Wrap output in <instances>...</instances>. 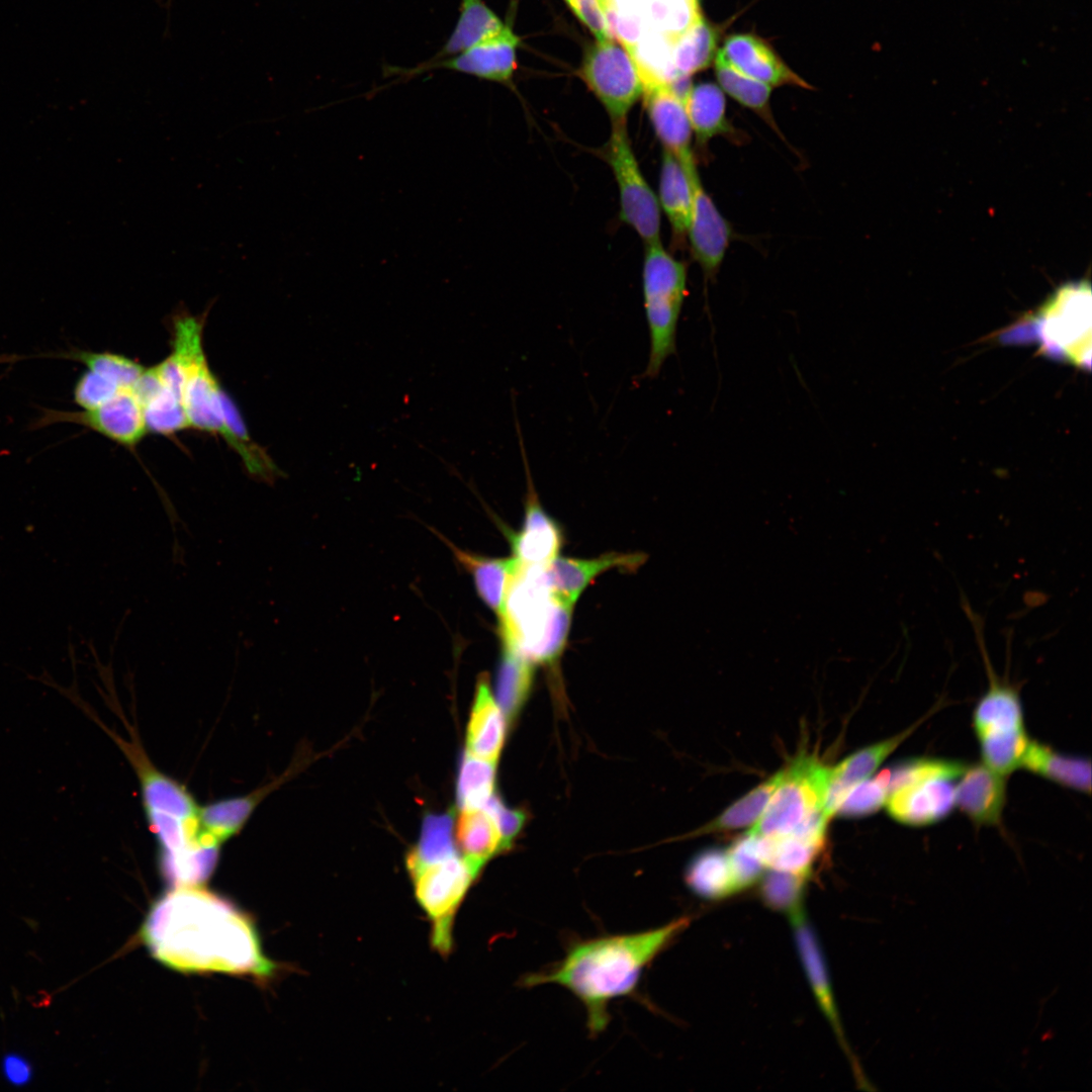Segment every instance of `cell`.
Listing matches in <instances>:
<instances>
[{"label":"cell","mask_w":1092,"mask_h":1092,"mask_svg":"<svg viewBox=\"0 0 1092 1092\" xmlns=\"http://www.w3.org/2000/svg\"><path fill=\"white\" fill-rule=\"evenodd\" d=\"M692 201V185L685 167L671 153L663 150L658 202L677 237L687 234Z\"/></svg>","instance_id":"4dcf8cb0"},{"label":"cell","mask_w":1092,"mask_h":1092,"mask_svg":"<svg viewBox=\"0 0 1092 1092\" xmlns=\"http://www.w3.org/2000/svg\"><path fill=\"white\" fill-rule=\"evenodd\" d=\"M928 713L901 732L868 745L850 754L834 767H831L830 780L823 802V814L830 820L837 811L848 791L856 784L869 779L914 731L927 719Z\"/></svg>","instance_id":"e0dca14e"},{"label":"cell","mask_w":1092,"mask_h":1092,"mask_svg":"<svg viewBox=\"0 0 1092 1092\" xmlns=\"http://www.w3.org/2000/svg\"><path fill=\"white\" fill-rule=\"evenodd\" d=\"M271 785L249 795L220 800L199 808V822L203 832L221 844L240 832Z\"/></svg>","instance_id":"d6a6232c"},{"label":"cell","mask_w":1092,"mask_h":1092,"mask_svg":"<svg viewBox=\"0 0 1092 1092\" xmlns=\"http://www.w3.org/2000/svg\"><path fill=\"white\" fill-rule=\"evenodd\" d=\"M200 886L172 888L155 902L141 935L151 954L184 973L272 976L250 917Z\"/></svg>","instance_id":"6da1fadb"},{"label":"cell","mask_w":1092,"mask_h":1092,"mask_svg":"<svg viewBox=\"0 0 1092 1092\" xmlns=\"http://www.w3.org/2000/svg\"><path fill=\"white\" fill-rule=\"evenodd\" d=\"M121 389L111 380L86 369L75 382L73 398L81 410H91L108 401Z\"/></svg>","instance_id":"7dc6e473"},{"label":"cell","mask_w":1092,"mask_h":1092,"mask_svg":"<svg viewBox=\"0 0 1092 1092\" xmlns=\"http://www.w3.org/2000/svg\"><path fill=\"white\" fill-rule=\"evenodd\" d=\"M717 53L740 73L770 87L791 85L812 88L782 61L765 40L754 34H732Z\"/></svg>","instance_id":"ac0fdd59"},{"label":"cell","mask_w":1092,"mask_h":1092,"mask_svg":"<svg viewBox=\"0 0 1092 1092\" xmlns=\"http://www.w3.org/2000/svg\"><path fill=\"white\" fill-rule=\"evenodd\" d=\"M807 881L798 875L769 870L762 879L761 897L768 906L789 914L803 906Z\"/></svg>","instance_id":"f6af8a7d"},{"label":"cell","mask_w":1092,"mask_h":1092,"mask_svg":"<svg viewBox=\"0 0 1092 1092\" xmlns=\"http://www.w3.org/2000/svg\"><path fill=\"white\" fill-rule=\"evenodd\" d=\"M415 897L431 924V944L440 954L453 946L455 917L480 874L458 853L445 859L406 866Z\"/></svg>","instance_id":"52a82bcc"},{"label":"cell","mask_w":1092,"mask_h":1092,"mask_svg":"<svg viewBox=\"0 0 1092 1092\" xmlns=\"http://www.w3.org/2000/svg\"><path fill=\"white\" fill-rule=\"evenodd\" d=\"M888 784L884 770L853 786L837 808L842 817H863L885 806Z\"/></svg>","instance_id":"ee69618b"},{"label":"cell","mask_w":1092,"mask_h":1092,"mask_svg":"<svg viewBox=\"0 0 1092 1092\" xmlns=\"http://www.w3.org/2000/svg\"><path fill=\"white\" fill-rule=\"evenodd\" d=\"M506 25L483 0H460L459 15L444 46L429 60L457 55L498 33Z\"/></svg>","instance_id":"f546056e"},{"label":"cell","mask_w":1092,"mask_h":1092,"mask_svg":"<svg viewBox=\"0 0 1092 1092\" xmlns=\"http://www.w3.org/2000/svg\"><path fill=\"white\" fill-rule=\"evenodd\" d=\"M684 104L692 132L701 147L715 136L735 134L726 117L724 92L716 84L705 82L692 86Z\"/></svg>","instance_id":"83f0119b"},{"label":"cell","mask_w":1092,"mask_h":1092,"mask_svg":"<svg viewBox=\"0 0 1092 1092\" xmlns=\"http://www.w3.org/2000/svg\"><path fill=\"white\" fill-rule=\"evenodd\" d=\"M147 430L169 436L190 428L181 397L164 386L143 404Z\"/></svg>","instance_id":"7bdbcfd3"},{"label":"cell","mask_w":1092,"mask_h":1092,"mask_svg":"<svg viewBox=\"0 0 1092 1092\" xmlns=\"http://www.w3.org/2000/svg\"><path fill=\"white\" fill-rule=\"evenodd\" d=\"M69 359L80 362L88 370L111 380L122 389H131L146 367L128 357L112 352H93L71 349L66 352L51 354L50 357Z\"/></svg>","instance_id":"60d3db41"},{"label":"cell","mask_w":1092,"mask_h":1092,"mask_svg":"<svg viewBox=\"0 0 1092 1092\" xmlns=\"http://www.w3.org/2000/svg\"><path fill=\"white\" fill-rule=\"evenodd\" d=\"M956 807L975 825L1001 823L1007 800L1006 777L985 763H969L956 783Z\"/></svg>","instance_id":"ffe728a7"},{"label":"cell","mask_w":1092,"mask_h":1092,"mask_svg":"<svg viewBox=\"0 0 1092 1092\" xmlns=\"http://www.w3.org/2000/svg\"><path fill=\"white\" fill-rule=\"evenodd\" d=\"M1019 768L1067 789L1084 794L1091 792V761L1088 758L1059 752L1034 739H1029Z\"/></svg>","instance_id":"cb8c5ba5"},{"label":"cell","mask_w":1092,"mask_h":1092,"mask_svg":"<svg viewBox=\"0 0 1092 1092\" xmlns=\"http://www.w3.org/2000/svg\"><path fill=\"white\" fill-rule=\"evenodd\" d=\"M642 95L650 122L663 150L671 153L679 162L693 157V132L684 101L668 86L652 88Z\"/></svg>","instance_id":"7402d4cb"},{"label":"cell","mask_w":1092,"mask_h":1092,"mask_svg":"<svg viewBox=\"0 0 1092 1092\" xmlns=\"http://www.w3.org/2000/svg\"><path fill=\"white\" fill-rule=\"evenodd\" d=\"M582 77L605 106L612 123L626 122L629 110L643 93L630 54L611 38L598 40L586 52Z\"/></svg>","instance_id":"7c38bea8"},{"label":"cell","mask_w":1092,"mask_h":1092,"mask_svg":"<svg viewBox=\"0 0 1092 1092\" xmlns=\"http://www.w3.org/2000/svg\"><path fill=\"white\" fill-rule=\"evenodd\" d=\"M614 5L618 20H645V0H614Z\"/></svg>","instance_id":"816d5d0a"},{"label":"cell","mask_w":1092,"mask_h":1092,"mask_svg":"<svg viewBox=\"0 0 1092 1092\" xmlns=\"http://www.w3.org/2000/svg\"><path fill=\"white\" fill-rule=\"evenodd\" d=\"M824 844V841L812 840L794 833L756 837L757 852L765 869L806 879H809Z\"/></svg>","instance_id":"f1b7e54d"},{"label":"cell","mask_w":1092,"mask_h":1092,"mask_svg":"<svg viewBox=\"0 0 1092 1092\" xmlns=\"http://www.w3.org/2000/svg\"><path fill=\"white\" fill-rule=\"evenodd\" d=\"M518 36L506 27L498 33L448 58L427 60L413 68H387L386 76L395 78L391 84L408 81L433 70H448L481 79L508 82L516 69Z\"/></svg>","instance_id":"4fadbf2b"},{"label":"cell","mask_w":1092,"mask_h":1092,"mask_svg":"<svg viewBox=\"0 0 1092 1092\" xmlns=\"http://www.w3.org/2000/svg\"><path fill=\"white\" fill-rule=\"evenodd\" d=\"M534 664L510 648L503 647L495 679V700L506 717H515L533 686Z\"/></svg>","instance_id":"e575fe53"},{"label":"cell","mask_w":1092,"mask_h":1092,"mask_svg":"<svg viewBox=\"0 0 1092 1092\" xmlns=\"http://www.w3.org/2000/svg\"><path fill=\"white\" fill-rule=\"evenodd\" d=\"M720 30L701 17L672 43V60L678 74L691 76L708 68L717 54Z\"/></svg>","instance_id":"d590c367"},{"label":"cell","mask_w":1092,"mask_h":1092,"mask_svg":"<svg viewBox=\"0 0 1092 1092\" xmlns=\"http://www.w3.org/2000/svg\"><path fill=\"white\" fill-rule=\"evenodd\" d=\"M71 423L88 428L124 447H134L147 433L143 407L131 389H121L103 404L76 412L43 410L33 428Z\"/></svg>","instance_id":"5bb4252c"},{"label":"cell","mask_w":1092,"mask_h":1092,"mask_svg":"<svg viewBox=\"0 0 1092 1092\" xmlns=\"http://www.w3.org/2000/svg\"><path fill=\"white\" fill-rule=\"evenodd\" d=\"M544 567H520L498 619L503 647L534 665L551 663L561 654L573 610L551 590Z\"/></svg>","instance_id":"3957f363"},{"label":"cell","mask_w":1092,"mask_h":1092,"mask_svg":"<svg viewBox=\"0 0 1092 1092\" xmlns=\"http://www.w3.org/2000/svg\"><path fill=\"white\" fill-rule=\"evenodd\" d=\"M506 715L491 693L486 675L479 678L466 733V752L495 762L506 736Z\"/></svg>","instance_id":"603a6c76"},{"label":"cell","mask_w":1092,"mask_h":1092,"mask_svg":"<svg viewBox=\"0 0 1092 1092\" xmlns=\"http://www.w3.org/2000/svg\"><path fill=\"white\" fill-rule=\"evenodd\" d=\"M646 27L674 41L703 17L698 0H645Z\"/></svg>","instance_id":"f35d334b"},{"label":"cell","mask_w":1092,"mask_h":1092,"mask_svg":"<svg viewBox=\"0 0 1092 1092\" xmlns=\"http://www.w3.org/2000/svg\"><path fill=\"white\" fill-rule=\"evenodd\" d=\"M218 397L223 426L221 437L241 457L252 478L272 484L283 472L268 453L250 437L237 404L221 386Z\"/></svg>","instance_id":"d4e9b609"},{"label":"cell","mask_w":1092,"mask_h":1092,"mask_svg":"<svg viewBox=\"0 0 1092 1092\" xmlns=\"http://www.w3.org/2000/svg\"><path fill=\"white\" fill-rule=\"evenodd\" d=\"M598 1H599V3H600V6H601V8H602L603 12H604V10H606V9H607L608 7H610V6L614 5V0H598Z\"/></svg>","instance_id":"f5cc1de1"},{"label":"cell","mask_w":1092,"mask_h":1092,"mask_svg":"<svg viewBox=\"0 0 1092 1092\" xmlns=\"http://www.w3.org/2000/svg\"><path fill=\"white\" fill-rule=\"evenodd\" d=\"M788 918L792 925L796 946L802 965L807 974L814 996L817 999L819 1009L823 1012L826 1020L833 1028L837 1040L849 1058L851 1065L856 1070L852 1054L843 1032L826 964L824 963L823 954L815 932L807 920L803 907L789 913Z\"/></svg>","instance_id":"d6986e66"},{"label":"cell","mask_w":1092,"mask_h":1092,"mask_svg":"<svg viewBox=\"0 0 1092 1092\" xmlns=\"http://www.w3.org/2000/svg\"><path fill=\"white\" fill-rule=\"evenodd\" d=\"M566 2L578 18L593 31L598 40L611 38L598 0H566Z\"/></svg>","instance_id":"681fc988"},{"label":"cell","mask_w":1092,"mask_h":1092,"mask_svg":"<svg viewBox=\"0 0 1092 1092\" xmlns=\"http://www.w3.org/2000/svg\"><path fill=\"white\" fill-rule=\"evenodd\" d=\"M680 164L689 175L693 192L686 235L689 237L694 259L702 268L706 279L713 280L725 258L732 238V228L704 188L695 157Z\"/></svg>","instance_id":"9a60e30c"},{"label":"cell","mask_w":1092,"mask_h":1092,"mask_svg":"<svg viewBox=\"0 0 1092 1092\" xmlns=\"http://www.w3.org/2000/svg\"><path fill=\"white\" fill-rule=\"evenodd\" d=\"M685 880L689 889L706 900H720L737 893L726 850L709 848L689 863Z\"/></svg>","instance_id":"1f68e13d"},{"label":"cell","mask_w":1092,"mask_h":1092,"mask_svg":"<svg viewBox=\"0 0 1092 1092\" xmlns=\"http://www.w3.org/2000/svg\"><path fill=\"white\" fill-rule=\"evenodd\" d=\"M642 294L649 336V353L641 378H656L668 357L676 353L677 326L687 296L686 265L661 245H645Z\"/></svg>","instance_id":"8992f818"},{"label":"cell","mask_w":1092,"mask_h":1092,"mask_svg":"<svg viewBox=\"0 0 1092 1092\" xmlns=\"http://www.w3.org/2000/svg\"><path fill=\"white\" fill-rule=\"evenodd\" d=\"M1043 352L1071 364L1090 367L1091 291L1089 284L1063 286L1029 323Z\"/></svg>","instance_id":"9c48e42d"},{"label":"cell","mask_w":1092,"mask_h":1092,"mask_svg":"<svg viewBox=\"0 0 1092 1092\" xmlns=\"http://www.w3.org/2000/svg\"><path fill=\"white\" fill-rule=\"evenodd\" d=\"M784 777V769L753 788L719 816L700 828L698 834L724 832L754 824Z\"/></svg>","instance_id":"8d00e7d4"},{"label":"cell","mask_w":1092,"mask_h":1092,"mask_svg":"<svg viewBox=\"0 0 1092 1092\" xmlns=\"http://www.w3.org/2000/svg\"><path fill=\"white\" fill-rule=\"evenodd\" d=\"M963 609L974 628L988 676V688L973 711V729L982 762L1007 777L1020 767L1022 755L1030 739L1025 730L1019 687L994 670L986 648L980 616L965 599Z\"/></svg>","instance_id":"277c9868"},{"label":"cell","mask_w":1092,"mask_h":1092,"mask_svg":"<svg viewBox=\"0 0 1092 1092\" xmlns=\"http://www.w3.org/2000/svg\"><path fill=\"white\" fill-rule=\"evenodd\" d=\"M715 74L723 91L758 114L772 128L777 127L769 106L772 87L740 73L718 53L715 57Z\"/></svg>","instance_id":"74e56055"},{"label":"cell","mask_w":1092,"mask_h":1092,"mask_svg":"<svg viewBox=\"0 0 1092 1092\" xmlns=\"http://www.w3.org/2000/svg\"><path fill=\"white\" fill-rule=\"evenodd\" d=\"M456 839L461 855L479 873L490 858L507 849L494 817L485 808L462 809Z\"/></svg>","instance_id":"4316f807"},{"label":"cell","mask_w":1092,"mask_h":1092,"mask_svg":"<svg viewBox=\"0 0 1092 1092\" xmlns=\"http://www.w3.org/2000/svg\"><path fill=\"white\" fill-rule=\"evenodd\" d=\"M726 851L737 892L760 879L765 867L758 855L755 836L747 833L740 836Z\"/></svg>","instance_id":"bcb514c9"},{"label":"cell","mask_w":1092,"mask_h":1092,"mask_svg":"<svg viewBox=\"0 0 1092 1092\" xmlns=\"http://www.w3.org/2000/svg\"><path fill=\"white\" fill-rule=\"evenodd\" d=\"M672 43L665 35L646 27L630 55L641 78L643 92L668 86L679 75L673 65Z\"/></svg>","instance_id":"836d02e7"},{"label":"cell","mask_w":1092,"mask_h":1092,"mask_svg":"<svg viewBox=\"0 0 1092 1092\" xmlns=\"http://www.w3.org/2000/svg\"><path fill=\"white\" fill-rule=\"evenodd\" d=\"M173 324L171 354L182 369L181 399L190 428L221 436L220 384L209 368L203 349L204 318L179 314Z\"/></svg>","instance_id":"ba28073f"},{"label":"cell","mask_w":1092,"mask_h":1092,"mask_svg":"<svg viewBox=\"0 0 1092 1092\" xmlns=\"http://www.w3.org/2000/svg\"><path fill=\"white\" fill-rule=\"evenodd\" d=\"M968 762L940 757H911L884 769L889 816L910 827L945 819L956 807V783Z\"/></svg>","instance_id":"5b68a950"},{"label":"cell","mask_w":1092,"mask_h":1092,"mask_svg":"<svg viewBox=\"0 0 1092 1092\" xmlns=\"http://www.w3.org/2000/svg\"><path fill=\"white\" fill-rule=\"evenodd\" d=\"M452 548L457 560L471 574L479 598L499 619L509 587L521 567L518 561L514 556L489 558Z\"/></svg>","instance_id":"484cf974"},{"label":"cell","mask_w":1092,"mask_h":1092,"mask_svg":"<svg viewBox=\"0 0 1092 1092\" xmlns=\"http://www.w3.org/2000/svg\"><path fill=\"white\" fill-rule=\"evenodd\" d=\"M606 158L618 185L620 218L645 245L660 241V205L631 147L626 122L612 123Z\"/></svg>","instance_id":"8fae6325"},{"label":"cell","mask_w":1092,"mask_h":1092,"mask_svg":"<svg viewBox=\"0 0 1092 1092\" xmlns=\"http://www.w3.org/2000/svg\"><path fill=\"white\" fill-rule=\"evenodd\" d=\"M515 424L526 474L527 490L522 528L518 532L510 531L507 535L513 556L521 567L546 565L558 556L562 534L558 524L546 513L538 497L517 416Z\"/></svg>","instance_id":"2e32d148"},{"label":"cell","mask_w":1092,"mask_h":1092,"mask_svg":"<svg viewBox=\"0 0 1092 1092\" xmlns=\"http://www.w3.org/2000/svg\"><path fill=\"white\" fill-rule=\"evenodd\" d=\"M494 762L463 755L456 786L457 803L461 809L483 808L493 797Z\"/></svg>","instance_id":"ab89813d"},{"label":"cell","mask_w":1092,"mask_h":1092,"mask_svg":"<svg viewBox=\"0 0 1092 1092\" xmlns=\"http://www.w3.org/2000/svg\"><path fill=\"white\" fill-rule=\"evenodd\" d=\"M690 916L636 933L574 940L559 962L521 978L525 988L556 984L584 1006L590 1035L608 1026L610 1004L632 995L647 967L690 925Z\"/></svg>","instance_id":"7a4b0ae2"},{"label":"cell","mask_w":1092,"mask_h":1092,"mask_svg":"<svg viewBox=\"0 0 1092 1092\" xmlns=\"http://www.w3.org/2000/svg\"><path fill=\"white\" fill-rule=\"evenodd\" d=\"M646 560L639 552H610L592 559L555 557L545 565L546 580L551 590L563 602L574 606L575 602L599 574L613 568L635 570Z\"/></svg>","instance_id":"44dd1931"},{"label":"cell","mask_w":1092,"mask_h":1092,"mask_svg":"<svg viewBox=\"0 0 1092 1092\" xmlns=\"http://www.w3.org/2000/svg\"><path fill=\"white\" fill-rule=\"evenodd\" d=\"M831 767L800 754L787 767L763 812L746 833L755 837L792 832L803 819L822 810Z\"/></svg>","instance_id":"30bf717a"},{"label":"cell","mask_w":1092,"mask_h":1092,"mask_svg":"<svg viewBox=\"0 0 1092 1092\" xmlns=\"http://www.w3.org/2000/svg\"><path fill=\"white\" fill-rule=\"evenodd\" d=\"M455 854L452 817L449 814H430L424 819L419 842L407 853L405 864L433 862Z\"/></svg>","instance_id":"b9f144b4"},{"label":"cell","mask_w":1092,"mask_h":1092,"mask_svg":"<svg viewBox=\"0 0 1092 1092\" xmlns=\"http://www.w3.org/2000/svg\"><path fill=\"white\" fill-rule=\"evenodd\" d=\"M1 1068L4 1078L14 1086L28 1084L33 1076L31 1064L18 1054L9 1053L5 1055L2 1059Z\"/></svg>","instance_id":"f907efd6"},{"label":"cell","mask_w":1092,"mask_h":1092,"mask_svg":"<svg viewBox=\"0 0 1092 1092\" xmlns=\"http://www.w3.org/2000/svg\"><path fill=\"white\" fill-rule=\"evenodd\" d=\"M483 808L487 809L494 817L502 833L504 844L506 848L509 849L513 839L524 824L525 815L518 809L509 808L494 796Z\"/></svg>","instance_id":"c3c4849f"}]
</instances>
